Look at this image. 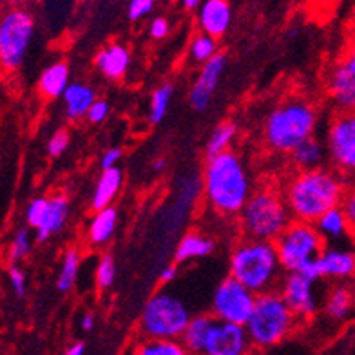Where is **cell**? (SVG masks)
Returning a JSON list of instances; mask_svg holds the SVG:
<instances>
[{
	"label": "cell",
	"mask_w": 355,
	"mask_h": 355,
	"mask_svg": "<svg viewBox=\"0 0 355 355\" xmlns=\"http://www.w3.org/2000/svg\"><path fill=\"white\" fill-rule=\"evenodd\" d=\"M69 147V132L66 129L56 131L55 135L47 141V155L49 156H60L64 155V150Z\"/></svg>",
	"instance_id": "74e56055"
},
{
	"label": "cell",
	"mask_w": 355,
	"mask_h": 355,
	"mask_svg": "<svg viewBox=\"0 0 355 355\" xmlns=\"http://www.w3.org/2000/svg\"><path fill=\"white\" fill-rule=\"evenodd\" d=\"M165 167H167V159H165V158H158L155 162V164H153V168H155L156 173H159V171H164Z\"/></svg>",
	"instance_id": "681fc988"
},
{
	"label": "cell",
	"mask_w": 355,
	"mask_h": 355,
	"mask_svg": "<svg viewBox=\"0 0 355 355\" xmlns=\"http://www.w3.org/2000/svg\"><path fill=\"white\" fill-rule=\"evenodd\" d=\"M109 103L105 102V100H96V102L93 103V107L89 109L87 112V120L91 123H100L103 122L105 118H107L109 114Z\"/></svg>",
	"instance_id": "60d3db41"
},
{
	"label": "cell",
	"mask_w": 355,
	"mask_h": 355,
	"mask_svg": "<svg viewBox=\"0 0 355 355\" xmlns=\"http://www.w3.org/2000/svg\"><path fill=\"white\" fill-rule=\"evenodd\" d=\"M229 270L232 279L256 295H263L281 285V274L285 268L279 261L276 243L243 239L230 254Z\"/></svg>",
	"instance_id": "3957f363"
},
{
	"label": "cell",
	"mask_w": 355,
	"mask_h": 355,
	"mask_svg": "<svg viewBox=\"0 0 355 355\" xmlns=\"http://www.w3.org/2000/svg\"><path fill=\"white\" fill-rule=\"evenodd\" d=\"M123 150L118 149V147H112V149H107L100 158V167L102 171H109V168H116V164L122 158Z\"/></svg>",
	"instance_id": "b9f144b4"
},
{
	"label": "cell",
	"mask_w": 355,
	"mask_h": 355,
	"mask_svg": "<svg viewBox=\"0 0 355 355\" xmlns=\"http://www.w3.org/2000/svg\"><path fill=\"white\" fill-rule=\"evenodd\" d=\"M203 192L212 211L221 216L241 214L252 198V182L248 171L236 153L207 158L203 168Z\"/></svg>",
	"instance_id": "6da1fadb"
},
{
	"label": "cell",
	"mask_w": 355,
	"mask_h": 355,
	"mask_svg": "<svg viewBox=\"0 0 355 355\" xmlns=\"http://www.w3.org/2000/svg\"><path fill=\"white\" fill-rule=\"evenodd\" d=\"M78 268H80V252L75 248H69L64 254L62 259L60 270H58V279H56V286L60 292H69L76 283L78 277Z\"/></svg>",
	"instance_id": "f546056e"
},
{
	"label": "cell",
	"mask_w": 355,
	"mask_h": 355,
	"mask_svg": "<svg viewBox=\"0 0 355 355\" xmlns=\"http://www.w3.org/2000/svg\"><path fill=\"white\" fill-rule=\"evenodd\" d=\"M292 159L295 162L297 167L303 171H313V168H321L319 165L324 159V147L318 138H310L304 144H301L297 149L292 153Z\"/></svg>",
	"instance_id": "4316f807"
},
{
	"label": "cell",
	"mask_w": 355,
	"mask_h": 355,
	"mask_svg": "<svg viewBox=\"0 0 355 355\" xmlns=\"http://www.w3.org/2000/svg\"><path fill=\"white\" fill-rule=\"evenodd\" d=\"M295 315L286 306L277 290L257 295L256 309L247 322V334L250 343L259 348L281 343L294 328Z\"/></svg>",
	"instance_id": "52a82bcc"
},
{
	"label": "cell",
	"mask_w": 355,
	"mask_h": 355,
	"mask_svg": "<svg viewBox=\"0 0 355 355\" xmlns=\"http://www.w3.org/2000/svg\"><path fill=\"white\" fill-rule=\"evenodd\" d=\"M250 346L252 343L247 334V328L216 321L211 336L207 339L205 350L201 355H248Z\"/></svg>",
	"instance_id": "5bb4252c"
},
{
	"label": "cell",
	"mask_w": 355,
	"mask_h": 355,
	"mask_svg": "<svg viewBox=\"0 0 355 355\" xmlns=\"http://www.w3.org/2000/svg\"><path fill=\"white\" fill-rule=\"evenodd\" d=\"M341 209L345 211L346 220L350 223L352 234L355 236V187L350 189V191H346L345 198H343Z\"/></svg>",
	"instance_id": "ab89813d"
},
{
	"label": "cell",
	"mask_w": 355,
	"mask_h": 355,
	"mask_svg": "<svg viewBox=\"0 0 355 355\" xmlns=\"http://www.w3.org/2000/svg\"><path fill=\"white\" fill-rule=\"evenodd\" d=\"M279 261L286 272H297L306 263L318 259L322 248V236L318 227L303 221H292L276 239Z\"/></svg>",
	"instance_id": "9c48e42d"
},
{
	"label": "cell",
	"mask_w": 355,
	"mask_h": 355,
	"mask_svg": "<svg viewBox=\"0 0 355 355\" xmlns=\"http://www.w3.org/2000/svg\"><path fill=\"white\" fill-rule=\"evenodd\" d=\"M69 85V66L66 62H55L47 66L38 78V89L46 98L64 96Z\"/></svg>",
	"instance_id": "cb8c5ba5"
},
{
	"label": "cell",
	"mask_w": 355,
	"mask_h": 355,
	"mask_svg": "<svg viewBox=\"0 0 355 355\" xmlns=\"http://www.w3.org/2000/svg\"><path fill=\"white\" fill-rule=\"evenodd\" d=\"M94 64L103 76H107L109 80H118L125 75L131 66V53L122 44H111L96 55Z\"/></svg>",
	"instance_id": "ac0fdd59"
},
{
	"label": "cell",
	"mask_w": 355,
	"mask_h": 355,
	"mask_svg": "<svg viewBox=\"0 0 355 355\" xmlns=\"http://www.w3.org/2000/svg\"><path fill=\"white\" fill-rule=\"evenodd\" d=\"M155 10V2L153 0H132L129 8H127V15L131 20H140L153 13Z\"/></svg>",
	"instance_id": "f35d334b"
},
{
	"label": "cell",
	"mask_w": 355,
	"mask_h": 355,
	"mask_svg": "<svg viewBox=\"0 0 355 355\" xmlns=\"http://www.w3.org/2000/svg\"><path fill=\"white\" fill-rule=\"evenodd\" d=\"M256 303L257 295L229 276L216 286L211 300V313L216 321L247 327Z\"/></svg>",
	"instance_id": "30bf717a"
},
{
	"label": "cell",
	"mask_w": 355,
	"mask_h": 355,
	"mask_svg": "<svg viewBox=\"0 0 355 355\" xmlns=\"http://www.w3.org/2000/svg\"><path fill=\"white\" fill-rule=\"evenodd\" d=\"M354 304V292L348 286H336L327 300V313L334 319H343L348 315Z\"/></svg>",
	"instance_id": "4dcf8cb0"
},
{
	"label": "cell",
	"mask_w": 355,
	"mask_h": 355,
	"mask_svg": "<svg viewBox=\"0 0 355 355\" xmlns=\"http://www.w3.org/2000/svg\"><path fill=\"white\" fill-rule=\"evenodd\" d=\"M189 304L171 290H159L145 303L140 318V330L145 339H182L191 319Z\"/></svg>",
	"instance_id": "5b68a950"
},
{
	"label": "cell",
	"mask_w": 355,
	"mask_h": 355,
	"mask_svg": "<svg viewBox=\"0 0 355 355\" xmlns=\"http://www.w3.org/2000/svg\"><path fill=\"white\" fill-rule=\"evenodd\" d=\"M295 318H310L318 310V295L313 283L300 272H288L277 290Z\"/></svg>",
	"instance_id": "4fadbf2b"
},
{
	"label": "cell",
	"mask_w": 355,
	"mask_h": 355,
	"mask_svg": "<svg viewBox=\"0 0 355 355\" xmlns=\"http://www.w3.org/2000/svg\"><path fill=\"white\" fill-rule=\"evenodd\" d=\"M94 321H96L94 313L85 312L84 315L80 318V327H82V330H84V332H91V330L94 328Z\"/></svg>",
	"instance_id": "bcb514c9"
},
{
	"label": "cell",
	"mask_w": 355,
	"mask_h": 355,
	"mask_svg": "<svg viewBox=\"0 0 355 355\" xmlns=\"http://www.w3.org/2000/svg\"><path fill=\"white\" fill-rule=\"evenodd\" d=\"M123 176L120 168H109V171H102L96 187H94L93 198H91V207L94 211H103L111 207L112 200L116 198L118 191L122 187Z\"/></svg>",
	"instance_id": "603a6c76"
},
{
	"label": "cell",
	"mask_w": 355,
	"mask_h": 355,
	"mask_svg": "<svg viewBox=\"0 0 355 355\" xmlns=\"http://www.w3.org/2000/svg\"><path fill=\"white\" fill-rule=\"evenodd\" d=\"M96 102V93L94 89L82 82H75L67 87L64 93V103H66V116L69 120H78L82 116H87L89 109Z\"/></svg>",
	"instance_id": "7402d4cb"
},
{
	"label": "cell",
	"mask_w": 355,
	"mask_h": 355,
	"mask_svg": "<svg viewBox=\"0 0 355 355\" xmlns=\"http://www.w3.org/2000/svg\"><path fill=\"white\" fill-rule=\"evenodd\" d=\"M198 22L203 33L216 40L229 31L232 24V10L225 0H205L198 10Z\"/></svg>",
	"instance_id": "2e32d148"
},
{
	"label": "cell",
	"mask_w": 355,
	"mask_h": 355,
	"mask_svg": "<svg viewBox=\"0 0 355 355\" xmlns=\"http://www.w3.org/2000/svg\"><path fill=\"white\" fill-rule=\"evenodd\" d=\"M328 155L341 173H355V112H341L330 123Z\"/></svg>",
	"instance_id": "8fae6325"
},
{
	"label": "cell",
	"mask_w": 355,
	"mask_h": 355,
	"mask_svg": "<svg viewBox=\"0 0 355 355\" xmlns=\"http://www.w3.org/2000/svg\"><path fill=\"white\" fill-rule=\"evenodd\" d=\"M178 277V265L176 263H171V265H165L162 270H159V281L162 283H173Z\"/></svg>",
	"instance_id": "f6af8a7d"
},
{
	"label": "cell",
	"mask_w": 355,
	"mask_h": 355,
	"mask_svg": "<svg viewBox=\"0 0 355 355\" xmlns=\"http://www.w3.org/2000/svg\"><path fill=\"white\" fill-rule=\"evenodd\" d=\"M64 355H85V345L84 343H75L67 348Z\"/></svg>",
	"instance_id": "7dc6e473"
},
{
	"label": "cell",
	"mask_w": 355,
	"mask_h": 355,
	"mask_svg": "<svg viewBox=\"0 0 355 355\" xmlns=\"http://www.w3.org/2000/svg\"><path fill=\"white\" fill-rule=\"evenodd\" d=\"M318 127L315 107L304 100L294 98L279 103L268 112L263 125L266 145L277 153H294L301 144L313 138Z\"/></svg>",
	"instance_id": "277c9868"
},
{
	"label": "cell",
	"mask_w": 355,
	"mask_h": 355,
	"mask_svg": "<svg viewBox=\"0 0 355 355\" xmlns=\"http://www.w3.org/2000/svg\"><path fill=\"white\" fill-rule=\"evenodd\" d=\"M315 227H318L322 239H339L345 234L352 232L350 223L346 220V214L341 207L332 209V211H328L324 216H321L318 223H315Z\"/></svg>",
	"instance_id": "484cf974"
},
{
	"label": "cell",
	"mask_w": 355,
	"mask_h": 355,
	"mask_svg": "<svg viewBox=\"0 0 355 355\" xmlns=\"http://www.w3.org/2000/svg\"><path fill=\"white\" fill-rule=\"evenodd\" d=\"M149 33L150 37L159 40V38H165L168 35V20L164 19V17H156L149 26Z\"/></svg>",
	"instance_id": "7bdbcfd3"
},
{
	"label": "cell",
	"mask_w": 355,
	"mask_h": 355,
	"mask_svg": "<svg viewBox=\"0 0 355 355\" xmlns=\"http://www.w3.org/2000/svg\"><path fill=\"white\" fill-rule=\"evenodd\" d=\"M174 87L173 84H162L159 87L155 89V93L150 96V109H149V122L150 123H159L165 118L168 111V105H171V100H173Z\"/></svg>",
	"instance_id": "1f68e13d"
},
{
	"label": "cell",
	"mask_w": 355,
	"mask_h": 355,
	"mask_svg": "<svg viewBox=\"0 0 355 355\" xmlns=\"http://www.w3.org/2000/svg\"><path fill=\"white\" fill-rule=\"evenodd\" d=\"M214 239L201 232H187L180 239L176 250H174V263H185L191 259L211 256L214 252Z\"/></svg>",
	"instance_id": "44dd1931"
},
{
	"label": "cell",
	"mask_w": 355,
	"mask_h": 355,
	"mask_svg": "<svg viewBox=\"0 0 355 355\" xmlns=\"http://www.w3.org/2000/svg\"><path fill=\"white\" fill-rule=\"evenodd\" d=\"M47 205H49V198H35L29 201V205L26 207V223L31 229L38 230L42 227L44 218H46Z\"/></svg>",
	"instance_id": "e575fe53"
},
{
	"label": "cell",
	"mask_w": 355,
	"mask_h": 355,
	"mask_svg": "<svg viewBox=\"0 0 355 355\" xmlns=\"http://www.w3.org/2000/svg\"><path fill=\"white\" fill-rule=\"evenodd\" d=\"M218 47H216V40L209 35L201 33L196 35V37L192 38L191 47H189V51H191V58L198 64H207L209 60H212L218 51H216Z\"/></svg>",
	"instance_id": "836d02e7"
},
{
	"label": "cell",
	"mask_w": 355,
	"mask_h": 355,
	"mask_svg": "<svg viewBox=\"0 0 355 355\" xmlns=\"http://www.w3.org/2000/svg\"><path fill=\"white\" fill-rule=\"evenodd\" d=\"M328 93L343 112H355V44L330 73Z\"/></svg>",
	"instance_id": "7c38bea8"
},
{
	"label": "cell",
	"mask_w": 355,
	"mask_h": 355,
	"mask_svg": "<svg viewBox=\"0 0 355 355\" xmlns=\"http://www.w3.org/2000/svg\"><path fill=\"white\" fill-rule=\"evenodd\" d=\"M322 277L348 279L355 276V252L348 248H324L318 257Z\"/></svg>",
	"instance_id": "e0dca14e"
},
{
	"label": "cell",
	"mask_w": 355,
	"mask_h": 355,
	"mask_svg": "<svg viewBox=\"0 0 355 355\" xmlns=\"http://www.w3.org/2000/svg\"><path fill=\"white\" fill-rule=\"evenodd\" d=\"M238 135V125L232 122H223L216 127L214 131L211 132L209 140H207V158H214V156H220L223 153H227L230 147V144L234 141Z\"/></svg>",
	"instance_id": "83f0119b"
},
{
	"label": "cell",
	"mask_w": 355,
	"mask_h": 355,
	"mask_svg": "<svg viewBox=\"0 0 355 355\" xmlns=\"http://www.w3.org/2000/svg\"><path fill=\"white\" fill-rule=\"evenodd\" d=\"M118 212L114 207H107L93 216L87 225V241L94 247L105 245L116 230Z\"/></svg>",
	"instance_id": "d4e9b609"
},
{
	"label": "cell",
	"mask_w": 355,
	"mask_h": 355,
	"mask_svg": "<svg viewBox=\"0 0 355 355\" xmlns=\"http://www.w3.org/2000/svg\"><path fill=\"white\" fill-rule=\"evenodd\" d=\"M292 214L288 211L286 201L272 191H257L248 200L245 209L239 214L241 229L247 239L257 241H272L288 229Z\"/></svg>",
	"instance_id": "8992f818"
},
{
	"label": "cell",
	"mask_w": 355,
	"mask_h": 355,
	"mask_svg": "<svg viewBox=\"0 0 355 355\" xmlns=\"http://www.w3.org/2000/svg\"><path fill=\"white\" fill-rule=\"evenodd\" d=\"M8 279H10V286L15 292L17 297H24L26 290H28V279L26 274L19 265H10L8 266Z\"/></svg>",
	"instance_id": "8d00e7d4"
},
{
	"label": "cell",
	"mask_w": 355,
	"mask_h": 355,
	"mask_svg": "<svg viewBox=\"0 0 355 355\" xmlns=\"http://www.w3.org/2000/svg\"><path fill=\"white\" fill-rule=\"evenodd\" d=\"M35 35V17L24 8H11L0 20V64L17 71L26 60Z\"/></svg>",
	"instance_id": "ba28073f"
},
{
	"label": "cell",
	"mask_w": 355,
	"mask_h": 355,
	"mask_svg": "<svg viewBox=\"0 0 355 355\" xmlns=\"http://www.w3.org/2000/svg\"><path fill=\"white\" fill-rule=\"evenodd\" d=\"M69 218V201L64 194H55L49 198L46 218H44L42 227L37 230L38 241H47V239L60 232L67 223Z\"/></svg>",
	"instance_id": "d6986e66"
},
{
	"label": "cell",
	"mask_w": 355,
	"mask_h": 355,
	"mask_svg": "<svg viewBox=\"0 0 355 355\" xmlns=\"http://www.w3.org/2000/svg\"><path fill=\"white\" fill-rule=\"evenodd\" d=\"M31 234L28 229H19L13 234V238L10 241V247H8V259H10V265H19L24 257H28V254L31 252Z\"/></svg>",
	"instance_id": "d6a6232c"
},
{
	"label": "cell",
	"mask_w": 355,
	"mask_h": 355,
	"mask_svg": "<svg viewBox=\"0 0 355 355\" xmlns=\"http://www.w3.org/2000/svg\"><path fill=\"white\" fill-rule=\"evenodd\" d=\"M301 274V276H304L306 277V279H310L312 281V283H315V281L318 279H321L322 277V274H321V268H319V263H318V259H313V261H310V263H306V265L303 266V268H300V270H297Z\"/></svg>",
	"instance_id": "ee69618b"
},
{
	"label": "cell",
	"mask_w": 355,
	"mask_h": 355,
	"mask_svg": "<svg viewBox=\"0 0 355 355\" xmlns=\"http://www.w3.org/2000/svg\"><path fill=\"white\" fill-rule=\"evenodd\" d=\"M135 355H192L182 341L167 339H144L136 346Z\"/></svg>",
	"instance_id": "f1b7e54d"
},
{
	"label": "cell",
	"mask_w": 355,
	"mask_h": 355,
	"mask_svg": "<svg viewBox=\"0 0 355 355\" xmlns=\"http://www.w3.org/2000/svg\"><path fill=\"white\" fill-rule=\"evenodd\" d=\"M201 4L200 0H183V6H185V10H200Z\"/></svg>",
	"instance_id": "c3c4849f"
},
{
	"label": "cell",
	"mask_w": 355,
	"mask_h": 355,
	"mask_svg": "<svg viewBox=\"0 0 355 355\" xmlns=\"http://www.w3.org/2000/svg\"><path fill=\"white\" fill-rule=\"evenodd\" d=\"M216 324V319L212 313H196L191 319L189 327L185 328L182 339L183 346L191 352L192 355H201L205 350L207 339L211 336L212 327Z\"/></svg>",
	"instance_id": "ffe728a7"
},
{
	"label": "cell",
	"mask_w": 355,
	"mask_h": 355,
	"mask_svg": "<svg viewBox=\"0 0 355 355\" xmlns=\"http://www.w3.org/2000/svg\"><path fill=\"white\" fill-rule=\"evenodd\" d=\"M227 67V56L218 53V55L203 64L196 82L192 85L191 93H189V103L194 111H205L212 102L216 89L220 85V80Z\"/></svg>",
	"instance_id": "9a60e30c"
},
{
	"label": "cell",
	"mask_w": 355,
	"mask_h": 355,
	"mask_svg": "<svg viewBox=\"0 0 355 355\" xmlns=\"http://www.w3.org/2000/svg\"><path fill=\"white\" fill-rule=\"evenodd\" d=\"M346 191L343 180L332 171H301L286 185L285 201L295 221L315 225L321 216L341 207Z\"/></svg>",
	"instance_id": "7a4b0ae2"
},
{
	"label": "cell",
	"mask_w": 355,
	"mask_h": 355,
	"mask_svg": "<svg viewBox=\"0 0 355 355\" xmlns=\"http://www.w3.org/2000/svg\"><path fill=\"white\" fill-rule=\"evenodd\" d=\"M114 277H116L114 259H112V256L105 254V256L100 257L98 266H96V285L100 288H111L112 283H114Z\"/></svg>",
	"instance_id": "d590c367"
}]
</instances>
